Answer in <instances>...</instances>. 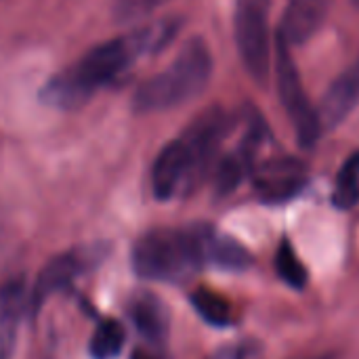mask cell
I'll list each match as a JSON object with an SVG mask.
<instances>
[{
  "instance_id": "cell-4",
  "label": "cell",
  "mask_w": 359,
  "mask_h": 359,
  "mask_svg": "<svg viewBox=\"0 0 359 359\" xmlns=\"http://www.w3.org/2000/svg\"><path fill=\"white\" fill-rule=\"evenodd\" d=\"M212 76V55L202 38H189L168 69L147 78L133 95L137 114L179 107L202 95Z\"/></svg>"
},
{
  "instance_id": "cell-7",
  "label": "cell",
  "mask_w": 359,
  "mask_h": 359,
  "mask_svg": "<svg viewBox=\"0 0 359 359\" xmlns=\"http://www.w3.org/2000/svg\"><path fill=\"white\" fill-rule=\"evenodd\" d=\"M278 53H276V76H278V93L282 105L297 130V139L303 147H313L322 135V124L318 116V107L311 105L299 67L292 59L290 46L278 36Z\"/></svg>"
},
{
  "instance_id": "cell-19",
  "label": "cell",
  "mask_w": 359,
  "mask_h": 359,
  "mask_svg": "<svg viewBox=\"0 0 359 359\" xmlns=\"http://www.w3.org/2000/svg\"><path fill=\"white\" fill-rule=\"evenodd\" d=\"M212 359H263V349L255 341H240L231 347L221 349Z\"/></svg>"
},
{
  "instance_id": "cell-9",
  "label": "cell",
  "mask_w": 359,
  "mask_h": 359,
  "mask_svg": "<svg viewBox=\"0 0 359 359\" xmlns=\"http://www.w3.org/2000/svg\"><path fill=\"white\" fill-rule=\"evenodd\" d=\"M359 103V57L330 84L318 105L322 130L337 128Z\"/></svg>"
},
{
  "instance_id": "cell-21",
  "label": "cell",
  "mask_w": 359,
  "mask_h": 359,
  "mask_svg": "<svg viewBox=\"0 0 359 359\" xmlns=\"http://www.w3.org/2000/svg\"><path fill=\"white\" fill-rule=\"evenodd\" d=\"M353 2H355V6H359V0H353Z\"/></svg>"
},
{
  "instance_id": "cell-14",
  "label": "cell",
  "mask_w": 359,
  "mask_h": 359,
  "mask_svg": "<svg viewBox=\"0 0 359 359\" xmlns=\"http://www.w3.org/2000/svg\"><path fill=\"white\" fill-rule=\"evenodd\" d=\"M126 343L124 326L114 318H103L88 343V355L93 359H116Z\"/></svg>"
},
{
  "instance_id": "cell-16",
  "label": "cell",
  "mask_w": 359,
  "mask_h": 359,
  "mask_svg": "<svg viewBox=\"0 0 359 359\" xmlns=\"http://www.w3.org/2000/svg\"><path fill=\"white\" fill-rule=\"evenodd\" d=\"M359 202V151L347 158L343 164L339 179H337V191H334V204L339 208L349 210Z\"/></svg>"
},
{
  "instance_id": "cell-3",
  "label": "cell",
  "mask_w": 359,
  "mask_h": 359,
  "mask_svg": "<svg viewBox=\"0 0 359 359\" xmlns=\"http://www.w3.org/2000/svg\"><path fill=\"white\" fill-rule=\"evenodd\" d=\"M206 229L156 227L141 233L130 252L133 269L141 280L160 284H183L206 265Z\"/></svg>"
},
{
  "instance_id": "cell-18",
  "label": "cell",
  "mask_w": 359,
  "mask_h": 359,
  "mask_svg": "<svg viewBox=\"0 0 359 359\" xmlns=\"http://www.w3.org/2000/svg\"><path fill=\"white\" fill-rule=\"evenodd\" d=\"M168 0H114V19L120 23L139 21L160 6H164Z\"/></svg>"
},
{
  "instance_id": "cell-11",
  "label": "cell",
  "mask_w": 359,
  "mask_h": 359,
  "mask_svg": "<svg viewBox=\"0 0 359 359\" xmlns=\"http://www.w3.org/2000/svg\"><path fill=\"white\" fill-rule=\"evenodd\" d=\"M328 6L330 0H288L278 36L290 48L305 44L322 27Z\"/></svg>"
},
{
  "instance_id": "cell-12",
  "label": "cell",
  "mask_w": 359,
  "mask_h": 359,
  "mask_svg": "<svg viewBox=\"0 0 359 359\" xmlns=\"http://www.w3.org/2000/svg\"><path fill=\"white\" fill-rule=\"evenodd\" d=\"M23 316H27V290L21 278H13L0 286V359H13Z\"/></svg>"
},
{
  "instance_id": "cell-22",
  "label": "cell",
  "mask_w": 359,
  "mask_h": 359,
  "mask_svg": "<svg viewBox=\"0 0 359 359\" xmlns=\"http://www.w3.org/2000/svg\"><path fill=\"white\" fill-rule=\"evenodd\" d=\"M322 359H328V358H322Z\"/></svg>"
},
{
  "instance_id": "cell-10",
  "label": "cell",
  "mask_w": 359,
  "mask_h": 359,
  "mask_svg": "<svg viewBox=\"0 0 359 359\" xmlns=\"http://www.w3.org/2000/svg\"><path fill=\"white\" fill-rule=\"evenodd\" d=\"M126 311L143 343H147L151 351L164 349L168 341V326H170L166 305L149 292H137L130 297Z\"/></svg>"
},
{
  "instance_id": "cell-20",
  "label": "cell",
  "mask_w": 359,
  "mask_h": 359,
  "mask_svg": "<svg viewBox=\"0 0 359 359\" xmlns=\"http://www.w3.org/2000/svg\"><path fill=\"white\" fill-rule=\"evenodd\" d=\"M133 359H158L154 355V351H145V349H137L133 353Z\"/></svg>"
},
{
  "instance_id": "cell-6",
  "label": "cell",
  "mask_w": 359,
  "mask_h": 359,
  "mask_svg": "<svg viewBox=\"0 0 359 359\" xmlns=\"http://www.w3.org/2000/svg\"><path fill=\"white\" fill-rule=\"evenodd\" d=\"M269 2L236 0V44L246 72L257 84H265L271 67Z\"/></svg>"
},
{
  "instance_id": "cell-2",
  "label": "cell",
  "mask_w": 359,
  "mask_h": 359,
  "mask_svg": "<svg viewBox=\"0 0 359 359\" xmlns=\"http://www.w3.org/2000/svg\"><path fill=\"white\" fill-rule=\"evenodd\" d=\"M227 135V122L217 109L202 111L181 137L166 143L151 166V191L158 200H172L194 191L208 175Z\"/></svg>"
},
{
  "instance_id": "cell-1",
  "label": "cell",
  "mask_w": 359,
  "mask_h": 359,
  "mask_svg": "<svg viewBox=\"0 0 359 359\" xmlns=\"http://www.w3.org/2000/svg\"><path fill=\"white\" fill-rule=\"evenodd\" d=\"M179 25V19L168 17L93 46L74 65L44 82L40 101L57 109H78L86 105L95 93L126 76L141 57L162 50L177 36Z\"/></svg>"
},
{
  "instance_id": "cell-8",
  "label": "cell",
  "mask_w": 359,
  "mask_h": 359,
  "mask_svg": "<svg viewBox=\"0 0 359 359\" xmlns=\"http://www.w3.org/2000/svg\"><path fill=\"white\" fill-rule=\"evenodd\" d=\"M250 175L259 198L269 204L294 198L307 183V166L297 158H271L255 166Z\"/></svg>"
},
{
  "instance_id": "cell-13",
  "label": "cell",
  "mask_w": 359,
  "mask_h": 359,
  "mask_svg": "<svg viewBox=\"0 0 359 359\" xmlns=\"http://www.w3.org/2000/svg\"><path fill=\"white\" fill-rule=\"evenodd\" d=\"M215 265L225 271H244L252 265L250 252L233 238L206 229V265Z\"/></svg>"
},
{
  "instance_id": "cell-15",
  "label": "cell",
  "mask_w": 359,
  "mask_h": 359,
  "mask_svg": "<svg viewBox=\"0 0 359 359\" xmlns=\"http://www.w3.org/2000/svg\"><path fill=\"white\" fill-rule=\"evenodd\" d=\"M189 301H191V307L196 309V313L212 328H227L233 322L231 303L215 290L198 288Z\"/></svg>"
},
{
  "instance_id": "cell-17",
  "label": "cell",
  "mask_w": 359,
  "mask_h": 359,
  "mask_svg": "<svg viewBox=\"0 0 359 359\" xmlns=\"http://www.w3.org/2000/svg\"><path fill=\"white\" fill-rule=\"evenodd\" d=\"M276 271L280 280L286 282L290 288L303 290L307 286V269L288 242H282L276 252Z\"/></svg>"
},
{
  "instance_id": "cell-5",
  "label": "cell",
  "mask_w": 359,
  "mask_h": 359,
  "mask_svg": "<svg viewBox=\"0 0 359 359\" xmlns=\"http://www.w3.org/2000/svg\"><path fill=\"white\" fill-rule=\"evenodd\" d=\"M109 255V246L103 242L80 244L57 257H53L38 273L32 290L27 292V320H36L44 303L69 288L86 276H90Z\"/></svg>"
}]
</instances>
